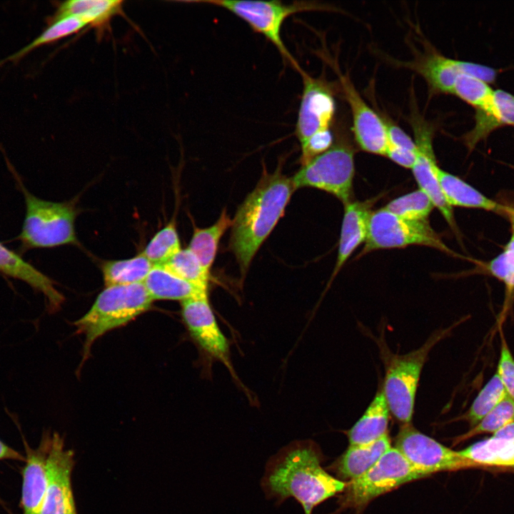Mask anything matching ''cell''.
Instances as JSON below:
<instances>
[{"label":"cell","instance_id":"cell-21","mask_svg":"<svg viewBox=\"0 0 514 514\" xmlns=\"http://www.w3.org/2000/svg\"><path fill=\"white\" fill-rule=\"evenodd\" d=\"M391 448L388 434L363 445H350L329 468L343 481H352L373 467ZM345 482V481H344Z\"/></svg>","mask_w":514,"mask_h":514},{"label":"cell","instance_id":"cell-40","mask_svg":"<svg viewBox=\"0 0 514 514\" xmlns=\"http://www.w3.org/2000/svg\"><path fill=\"white\" fill-rule=\"evenodd\" d=\"M385 156L402 167L411 169L415 160L416 151L388 143Z\"/></svg>","mask_w":514,"mask_h":514},{"label":"cell","instance_id":"cell-3","mask_svg":"<svg viewBox=\"0 0 514 514\" xmlns=\"http://www.w3.org/2000/svg\"><path fill=\"white\" fill-rule=\"evenodd\" d=\"M152 301L143 283L106 286L90 309L74 323L85 338L83 361L98 338L147 311Z\"/></svg>","mask_w":514,"mask_h":514},{"label":"cell","instance_id":"cell-1","mask_svg":"<svg viewBox=\"0 0 514 514\" xmlns=\"http://www.w3.org/2000/svg\"><path fill=\"white\" fill-rule=\"evenodd\" d=\"M322 455L312 440H296L271 457L266 467L262 488L278 504L296 499L304 514L331 497L343 493L346 483L330 475L321 465Z\"/></svg>","mask_w":514,"mask_h":514},{"label":"cell","instance_id":"cell-7","mask_svg":"<svg viewBox=\"0 0 514 514\" xmlns=\"http://www.w3.org/2000/svg\"><path fill=\"white\" fill-rule=\"evenodd\" d=\"M24 191L26 213L19 236L24 247L79 244L74 227L77 211L72 202L45 201Z\"/></svg>","mask_w":514,"mask_h":514},{"label":"cell","instance_id":"cell-28","mask_svg":"<svg viewBox=\"0 0 514 514\" xmlns=\"http://www.w3.org/2000/svg\"><path fill=\"white\" fill-rule=\"evenodd\" d=\"M458 452L463 457L478 465L514 467V441L492 437L477 442Z\"/></svg>","mask_w":514,"mask_h":514},{"label":"cell","instance_id":"cell-35","mask_svg":"<svg viewBox=\"0 0 514 514\" xmlns=\"http://www.w3.org/2000/svg\"><path fill=\"white\" fill-rule=\"evenodd\" d=\"M514 422V400L508 395L490 411L476 425L467 433L454 439V444L485 433H495L506 425Z\"/></svg>","mask_w":514,"mask_h":514},{"label":"cell","instance_id":"cell-4","mask_svg":"<svg viewBox=\"0 0 514 514\" xmlns=\"http://www.w3.org/2000/svg\"><path fill=\"white\" fill-rule=\"evenodd\" d=\"M451 328L433 332L423 345L406 354H393L381 343L386 371L382 388L390 413L401 424L411 423L420 376L430 351Z\"/></svg>","mask_w":514,"mask_h":514},{"label":"cell","instance_id":"cell-11","mask_svg":"<svg viewBox=\"0 0 514 514\" xmlns=\"http://www.w3.org/2000/svg\"><path fill=\"white\" fill-rule=\"evenodd\" d=\"M395 448L425 476L440 471L478 466L458 451L453 450L420 432L411 423L401 424L395 438Z\"/></svg>","mask_w":514,"mask_h":514},{"label":"cell","instance_id":"cell-8","mask_svg":"<svg viewBox=\"0 0 514 514\" xmlns=\"http://www.w3.org/2000/svg\"><path fill=\"white\" fill-rule=\"evenodd\" d=\"M410 246H427L458 256L443 242L428 220H407L381 208L373 211L371 215L367 238L357 258L376 250Z\"/></svg>","mask_w":514,"mask_h":514},{"label":"cell","instance_id":"cell-5","mask_svg":"<svg viewBox=\"0 0 514 514\" xmlns=\"http://www.w3.org/2000/svg\"><path fill=\"white\" fill-rule=\"evenodd\" d=\"M213 5L224 9L243 20L256 33L266 37L278 51L282 59L299 72L302 68L286 48L281 37L286 19L297 13L313 11H332L330 6L313 1L203 0L189 1Z\"/></svg>","mask_w":514,"mask_h":514},{"label":"cell","instance_id":"cell-10","mask_svg":"<svg viewBox=\"0 0 514 514\" xmlns=\"http://www.w3.org/2000/svg\"><path fill=\"white\" fill-rule=\"evenodd\" d=\"M409 122L413 131V140L416 147L415 160L411 170L418 188L429 196L435 208H438L452 231L459 238L453 208L447 202L436 174L438 166L433 145V126L415 108H412Z\"/></svg>","mask_w":514,"mask_h":514},{"label":"cell","instance_id":"cell-9","mask_svg":"<svg viewBox=\"0 0 514 514\" xmlns=\"http://www.w3.org/2000/svg\"><path fill=\"white\" fill-rule=\"evenodd\" d=\"M426 477L394 447L357 479L346 483L338 501L340 509L361 510L374 498L403 484Z\"/></svg>","mask_w":514,"mask_h":514},{"label":"cell","instance_id":"cell-36","mask_svg":"<svg viewBox=\"0 0 514 514\" xmlns=\"http://www.w3.org/2000/svg\"><path fill=\"white\" fill-rule=\"evenodd\" d=\"M490 274L503 281L508 293L514 291V251H504L485 265Z\"/></svg>","mask_w":514,"mask_h":514},{"label":"cell","instance_id":"cell-34","mask_svg":"<svg viewBox=\"0 0 514 514\" xmlns=\"http://www.w3.org/2000/svg\"><path fill=\"white\" fill-rule=\"evenodd\" d=\"M493 92L494 90L487 82L464 74L458 77L453 94L476 111L485 109L490 104Z\"/></svg>","mask_w":514,"mask_h":514},{"label":"cell","instance_id":"cell-24","mask_svg":"<svg viewBox=\"0 0 514 514\" xmlns=\"http://www.w3.org/2000/svg\"><path fill=\"white\" fill-rule=\"evenodd\" d=\"M390 413L381 388L361 418L346 431L349 445L367 444L388 434Z\"/></svg>","mask_w":514,"mask_h":514},{"label":"cell","instance_id":"cell-16","mask_svg":"<svg viewBox=\"0 0 514 514\" xmlns=\"http://www.w3.org/2000/svg\"><path fill=\"white\" fill-rule=\"evenodd\" d=\"M334 69L351 110L356 142L367 153L385 156L388 138L381 118L361 97L349 76L343 74L336 66Z\"/></svg>","mask_w":514,"mask_h":514},{"label":"cell","instance_id":"cell-22","mask_svg":"<svg viewBox=\"0 0 514 514\" xmlns=\"http://www.w3.org/2000/svg\"><path fill=\"white\" fill-rule=\"evenodd\" d=\"M443 195L450 206L478 208L506 216L508 206L490 199L457 176L443 170H436Z\"/></svg>","mask_w":514,"mask_h":514},{"label":"cell","instance_id":"cell-12","mask_svg":"<svg viewBox=\"0 0 514 514\" xmlns=\"http://www.w3.org/2000/svg\"><path fill=\"white\" fill-rule=\"evenodd\" d=\"M181 314L187 330L207 360L219 361L237 379L229 343L221 330L211 307L208 293L181 302Z\"/></svg>","mask_w":514,"mask_h":514},{"label":"cell","instance_id":"cell-20","mask_svg":"<svg viewBox=\"0 0 514 514\" xmlns=\"http://www.w3.org/2000/svg\"><path fill=\"white\" fill-rule=\"evenodd\" d=\"M0 272L21 280L41 292L45 297L47 309L50 312L57 311L61 308L64 297L56 288L54 282L1 243Z\"/></svg>","mask_w":514,"mask_h":514},{"label":"cell","instance_id":"cell-32","mask_svg":"<svg viewBox=\"0 0 514 514\" xmlns=\"http://www.w3.org/2000/svg\"><path fill=\"white\" fill-rule=\"evenodd\" d=\"M161 266L187 281L208 287L211 272L204 268L188 248H181Z\"/></svg>","mask_w":514,"mask_h":514},{"label":"cell","instance_id":"cell-33","mask_svg":"<svg viewBox=\"0 0 514 514\" xmlns=\"http://www.w3.org/2000/svg\"><path fill=\"white\" fill-rule=\"evenodd\" d=\"M507 395L498 374L495 373L481 389L463 418L466 419L470 426L476 425Z\"/></svg>","mask_w":514,"mask_h":514},{"label":"cell","instance_id":"cell-31","mask_svg":"<svg viewBox=\"0 0 514 514\" xmlns=\"http://www.w3.org/2000/svg\"><path fill=\"white\" fill-rule=\"evenodd\" d=\"M383 208L407 220L426 221L435 206L429 196L418 188L391 200Z\"/></svg>","mask_w":514,"mask_h":514},{"label":"cell","instance_id":"cell-43","mask_svg":"<svg viewBox=\"0 0 514 514\" xmlns=\"http://www.w3.org/2000/svg\"><path fill=\"white\" fill-rule=\"evenodd\" d=\"M506 217L508 218L511 228H514V208L511 206H508L507 213H506Z\"/></svg>","mask_w":514,"mask_h":514},{"label":"cell","instance_id":"cell-30","mask_svg":"<svg viewBox=\"0 0 514 514\" xmlns=\"http://www.w3.org/2000/svg\"><path fill=\"white\" fill-rule=\"evenodd\" d=\"M181 249L176 218L158 231L141 253L154 266L162 265Z\"/></svg>","mask_w":514,"mask_h":514},{"label":"cell","instance_id":"cell-17","mask_svg":"<svg viewBox=\"0 0 514 514\" xmlns=\"http://www.w3.org/2000/svg\"><path fill=\"white\" fill-rule=\"evenodd\" d=\"M381 196L365 201L352 200L345 204L337 258L331 283L356 248L366 240L372 207Z\"/></svg>","mask_w":514,"mask_h":514},{"label":"cell","instance_id":"cell-2","mask_svg":"<svg viewBox=\"0 0 514 514\" xmlns=\"http://www.w3.org/2000/svg\"><path fill=\"white\" fill-rule=\"evenodd\" d=\"M285 158H281L272 173L265 166L253 190L238 206L232 220L229 248L246 273L256 253L273 230L296 191L291 178L283 173Z\"/></svg>","mask_w":514,"mask_h":514},{"label":"cell","instance_id":"cell-27","mask_svg":"<svg viewBox=\"0 0 514 514\" xmlns=\"http://www.w3.org/2000/svg\"><path fill=\"white\" fill-rule=\"evenodd\" d=\"M154 265L141 253L123 260L107 261L101 270L106 286L143 283Z\"/></svg>","mask_w":514,"mask_h":514},{"label":"cell","instance_id":"cell-42","mask_svg":"<svg viewBox=\"0 0 514 514\" xmlns=\"http://www.w3.org/2000/svg\"><path fill=\"white\" fill-rule=\"evenodd\" d=\"M495 438L514 441V422L510 423L493 433Z\"/></svg>","mask_w":514,"mask_h":514},{"label":"cell","instance_id":"cell-19","mask_svg":"<svg viewBox=\"0 0 514 514\" xmlns=\"http://www.w3.org/2000/svg\"><path fill=\"white\" fill-rule=\"evenodd\" d=\"M474 119L473 128L462 138L470 151L495 129L514 126V94L503 89L494 90L491 104L485 109L476 110Z\"/></svg>","mask_w":514,"mask_h":514},{"label":"cell","instance_id":"cell-18","mask_svg":"<svg viewBox=\"0 0 514 514\" xmlns=\"http://www.w3.org/2000/svg\"><path fill=\"white\" fill-rule=\"evenodd\" d=\"M51 435H44L35 449L25 444L26 463L22 473L21 498L23 514H40L47 488L46 462Z\"/></svg>","mask_w":514,"mask_h":514},{"label":"cell","instance_id":"cell-26","mask_svg":"<svg viewBox=\"0 0 514 514\" xmlns=\"http://www.w3.org/2000/svg\"><path fill=\"white\" fill-rule=\"evenodd\" d=\"M232 225V219L223 208L218 220L206 228L193 223V234L187 248L198 258L205 269L211 272L218 251L220 240Z\"/></svg>","mask_w":514,"mask_h":514},{"label":"cell","instance_id":"cell-23","mask_svg":"<svg viewBox=\"0 0 514 514\" xmlns=\"http://www.w3.org/2000/svg\"><path fill=\"white\" fill-rule=\"evenodd\" d=\"M143 284L152 300H175L181 302L208 293V286L187 281L155 265Z\"/></svg>","mask_w":514,"mask_h":514},{"label":"cell","instance_id":"cell-25","mask_svg":"<svg viewBox=\"0 0 514 514\" xmlns=\"http://www.w3.org/2000/svg\"><path fill=\"white\" fill-rule=\"evenodd\" d=\"M121 0H69L61 2L51 21L69 16H81L96 30L108 28L111 19L122 14Z\"/></svg>","mask_w":514,"mask_h":514},{"label":"cell","instance_id":"cell-13","mask_svg":"<svg viewBox=\"0 0 514 514\" xmlns=\"http://www.w3.org/2000/svg\"><path fill=\"white\" fill-rule=\"evenodd\" d=\"M414 70L427 82L430 91L453 94V88L460 74L477 77L488 84L496 81L499 71L480 64L445 57L431 46L418 53L413 61L403 63Z\"/></svg>","mask_w":514,"mask_h":514},{"label":"cell","instance_id":"cell-39","mask_svg":"<svg viewBox=\"0 0 514 514\" xmlns=\"http://www.w3.org/2000/svg\"><path fill=\"white\" fill-rule=\"evenodd\" d=\"M377 113L383 123L388 138V143L409 150L416 151L413 139L382 111H379V112Z\"/></svg>","mask_w":514,"mask_h":514},{"label":"cell","instance_id":"cell-14","mask_svg":"<svg viewBox=\"0 0 514 514\" xmlns=\"http://www.w3.org/2000/svg\"><path fill=\"white\" fill-rule=\"evenodd\" d=\"M298 73L303 92L295 133L301 144L316 133L331 129L336 112V86L324 76L314 78L303 69Z\"/></svg>","mask_w":514,"mask_h":514},{"label":"cell","instance_id":"cell-6","mask_svg":"<svg viewBox=\"0 0 514 514\" xmlns=\"http://www.w3.org/2000/svg\"><path fill=\"white\" fill-rule=\"evenodd\" d=\"M354 156L348 138L336 133L328 151L302 166L291 178L295 189L314 188L334 196L343 204L352 201Z\"/></svg>","mask_w":514,"mask_h":514},{"label":"cell","instance_id":"cell-29","mask_svg":"<svg viewBox=\"0 0 514 514\" xmlns=\"http://www.w3.org/2000/svg\"><path fill=\"white\" fill-rule=\"evenodd\" d=\"M84 27H89V21L77 16H66L51 21L49 26L30 44L3 61L16 60L39 46L72 35Z\"/></svg>","mask_w":514,"mask_h":514},{"label":"cell","instance_id":"cell-41","mask_svg":"<svg viewBox=\"0 0 514 514\" xmlns=\"http://www.w3.org/2000/svg\"><path fill=\"white\" fill-rule=\"evenodd\" d=\"M15 460L25 461L26 458L18 451L6 445L0 440V460Z\"/></svg>","mask_w":514,"mask_h":514},{"label":"cell","instance_id":"cell-15","mask_svg":"<svg viewBox=\"0 0 514 514\" xmlns=\"http://www.w3.org/2000/svg\"><path fill=\"white\" fill-rule=\"evenodd\" d=\"M74 454L59 434L51 435L46 462L47 488L40 514H77L71 488Z\"/></svg>","mask_w":514,"mask_h":514},{"label":"cell","instance_id":"cell-38","mask_svg":"<svg viewBox=\"0 0 514 514\" xmlns=\"http://www.w3.org/2000/svg\"><path fill=\"white\" fill-rule=\"evenodd\" d=\"M496 373L507 394L514 400V359L504 338H502L500 356Z\"/></svg>","mask_w":514,"mask_h":514},{"label":"cell","instance_id":"cell-37","mask_svg":"<svg viewBox=\"0 0 514 514\" xmlns=\"http://www.w3.org/2000/svg\"><path fill=\"white\" fill-rule=\"evenodd\" d=\"M334 139L335 136L331 128L316 133L301 143L299 158L301 166L328 151L333 144Z\"/></svg>","mask_w":514,"mask_h":514}]
</instances>
